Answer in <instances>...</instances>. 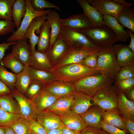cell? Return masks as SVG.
I'll return each mask as SVG.
<instances>
[{
  "label": "cell",
  "mask_w": 134,
  "mask_h": 134,
  "mask_svg": "<svg viewBox=\"0 0 134 134\" xmlns=\"http://www.w3.org/2000/svg\"><path fill=\"white\" fill-rule=\"evenodd\" d=\"M50 72L56 80L73 84L88 76L100 73L99 71L88 68L80 63L68 65L52 69Z\"/></svg>",
  "instance_id": "obj_1"
},
{
  "label": "cell",
  "mask_w": 134,
  "mask_h": 134,
  "mask_svg": "<svg viewBox=\"0 0 134 134\" xmlns=\"http://www.w3.org/2000/svg\"><path fill=\"white\" fill-rule=\"evenodd\" d=\"M121 67L119 65L112 47H102L98 52L97 64L96 69L114 80Z\"/></svg>",
  "instance_id": "obj_2"
},
{
  "label": "cell",
  "mask_w": 134,
  "mask_h": 134,
  "mask_svg": "<svg viewBox=\"0 0 134 134\" xmlns=\"http://www.w3.org/2000/svg\"><path fill=\"white\" fill-rule=\"evenodd\" d=\"M114 80L100 73L88 76L75 83L76 91L93 97L99 90L112 85Z\"/></svg>",
  "instance_id": "obj_3"
},
{
  "label": "cell",
  "mask_w": 134,
  "mask_h": 134,
  "mask_svg": "<svg viewBox=\"0 0 134 134\" xmlns=\"http://www.w3.org/2000/svg\"><path fill=\"white\" fill-rule=\"evenodd\" d=\"M78 31L85 35L93 44L100 47H112L118 41L113 31L105 24Z\"/></svg>",
  "instance_id": "obj_4"
},
{
  "label": "cell",
  "mask_w": 134,
  "mask_h": 134,
  "mask_svg": "<svg viewBox=\"0 0 134 134\" xmlns=\"http://www.w3.org/2000/svg\"><path fill=\"white\" fill-rule=\"evenodd\" d=\"M61 34L71 47L86 49L94 51H98L102 47L92 43L83 34L64 27H61Z\"/></svg>",
  "instance_id": "obj_5"
},
{
  "label": "cell",
  "mask_w": 134,
  "mask_h": 134,
  "mask_svg": "<svg viewBox=\"0 0 134 134\" xmlns=\"http://www.w3.org/2000/svg\"><path fill=\"white\" fill-rule=\"evenodd\" d=\"M26 10L25 14L21 21L19 28L14 32L6 39V42L10 43L24 39V35L31 22L35 18L46 15L51 10L49 9L38 11L34 9L31 6L30 0H25Z\"/></svg>",
  "instance_id": "obj_6"
},
{
  "label": "cell",
  "mask_w": 134,
  "mask_h": 134,
  "mask_svg": "<svg viewBox=\"0 0 134 134\" xmlns=\"http://www.w3.org/2000/svg\"><path fill=\"white\" fill-rule=\"evenodd\" d=\"M118 89L114 84L99 91L93 97L96 104L103 110L117 108Z\"/></svg>",
  "instance_id": "obj_7"
},
{
  "label": "cell",
  "mask_w": 134,
  "mask_h": 134,
  "mask_svg": "<svg viewBox=\"0 0 134 134\" xmlns=\"http://www.w3.org/2000/svg\"><path fill=\"white\" fill-rule=\"evenodd\" d=\"M11 93L18 103L20 116L29 121L32 119L36 120L37 113L31 99L15 88L11 90Z\"/></svg>",
  "instance_id": "obj_8"
},
{
  "label": "cell",
  "mask_w": 134,
  "mask_h": 134,
  "mask_svg": "<svg viewBox=\"0 0 134 134\" xmlns=\"http://www.w3.org/2000/svg\"><path fill=\"white\" fill-rule=\"evenodd\" d=\"M96 52L86 49L72 47L53 66L52 69L68 65L80 63L87 56Z\"/></svg>",
  "instance_id": "obj_9"
},
{
  "label": "cell",
  "mask_w": 134,
  "mask_h": 134,
  "mask_svg": "<svg viewBox=\"0 0 134 134\" xmlns=\"http://www.w3.org/2000/svg\"><path fill=\"white\" fill-rule=\"evenodd\" d=\"M90 4L103 15L116 18L124 8L114 0H88Z\"/></svg>",
  "instance_id": "obj_10"
},
{
  "label": "cell",
  "mask_w": 134,
  "mask_h": 134,
  "mask_svg": "<svg viewBox=\"0 0 134 134\" xmlns=\"http://www.w3.org/2000/svg\"><path fill=\"white\" fill-rule=\"evenodd\" d=\"M61 27L80 31L92 28L95 27L88 18L84 14H73L65 19L59 21Z\"/></svg>",
  "instance_id": "obj_11"
},
{
  "label": "cell",
  "mask_w": 134,
  "mask_h": 134,
  "mask_svg": "<svg viewBox=\"0 0 134 134\" xmlns=\"http://www.w3.org/2000/svg\"><path fill=\"white\" fill-rule=\"evenodd\" d=\"M72 47L67 43L60 33L51 48L46 52L53 66Z\"/></svg>",
  "instance_id": "obj_12"
},
{
  "label": "cell",
  "mask_w": 134,
  "mask_h": 134,
  "mask_svg": "<svg viewBox=\"0 0 134 134\" xmlns=\"http://www.w3.org/2000/svg\"><path fill=\"white\" fill-rule=\"evenodd\" d=\"M59 97L43 88L30 99L37 114L46 110Z\"/></svg>",
  "instance_id": "obj_13"
},
{
  "label": "cell",
  "mask_w": 134,
  "mask_h": 134,
  "mask_svg": "<svg viewBox=\"0 0 134 134\" xmlns=\"http://www.w3.org/2000/svg\"><path fill=\"white\" fill-rule=\"evenodd\" d=\"M12 45L11 53L25 66H29L32 50L27 39H22L15 41Z\"/></svg>",
  "instance_id": "obj_14"
},
{
  "label": "cell",
  "mask_w": 134,
  "mask_h": 134,
  "mask_svg": "<svg viewBox=\"0 0 134 134\" xmlns=\"http://www.w3.org/2000/svg\"><path fill=\"white\" fill-rule=\"evenodd\" d=\"M73 102L71 110L81 115L92 106L96 104L93 98L82 92L75 91L72 94Z\"/></svg>",
  "instance_id": "obj_15"
},
{
  "label": "cell",
  "mask_w": 134,
  "mask_h": 134,
  "mask_svg": "<svg viewBox=\"0 0 134 134\" xmlns=\"http://www.w3.org/2000/svg\"><path fill=\"white\" fill-rule=\"evenodd\" d=\"M46 15L40 16L35 18L24 34L23 38L29 39L32 51L35 49V46L37 44L39 36L37 35L39 34L41 26L46 20Z\"/></svg>",
  "instance_id": "obj_16"
},
{
  "label": "cell",
  "mask_w": 134,
  "mask_h": 134,
  "mask_svg": "<svg viewBox=\"0 0 134 134\" xmlns=\"http://www.w3.org/2000/svg\"><path fill=\"white\" fill-rule=\"evenodd\" d=\"M36 120L47 131L62 127L64 126L60 116L49 111L45 110L38 113Z\"/></svg>",
  "instance_id": "obj_17"
},
{
  "label": "cell",
  "mask_w": 134,
  "mask_h": 134,
  "mask_svg": "<svg viewBox=\"0 0 134 134\" xmlns=\"http://www.w3.org/2000/svg\"><path fill=\"white\" fill-rule=\"evenodd\" d=\"M119 66L121 67L126 66H134V52L128 45L121 44L112 46Z\"/></svg>",
  "instance_id": "obj_18"
},
{
  "label": "cell",
  "mask_w": 134,
  "mask_h": 134,
  "mask_svg": "<svg viewBox=\"0 0 134 134\" xmlns=\"http://www.w3.org/2000/svg\"><path fill=\"white\" fill-rule=\"evenodd\" d=\"M43 89L59 97L72 94L76 91L74 84L57 80L46 84Z\"/></svg>",
  "instance_id": "obj_19"
},
{
  "label": "cell",
  "mask_w": 134,
  "mask_h": 134,
  "mask_svg": "<svg viewBox=\"0 0 134 134\" xmlns=\"http://www.w3.org/2000/svg\"><path fill=\"white\" fill-rule=\"evenodd\" d=\"M102 111L101 109L95 104L80 115L87 126L101 129V123L103 120Z\"/></svg>",
  "instance_id": "obj_20"
},
{
  "label": "cell",
  "mask_w": 134,
  "mask_h": 134,
  "mask_svg": "<svg viewBox=\"0 0 134 134\" xmlns=\"http://www.w3.org/2000/svg\"><path fill=\"white\" fill-rule=\"evenodd\" d=\"M60 117L63 125L69 129L80 132L87 126L80 115L71 110Z\"/></svg>",
  "instance_id": "obj_21"
},
{
  "label": "cell",
  "mask_w": 134,
  "mask_h": 134,
  "mask_svg": "<svg viewBox=\"0 0 134 134\" xmlns=\"http://www.w3.org/2000/svg\"><path fill=\"white\" fill-rule=\"evenodd\" d=\"M29 66L34 69L50 72L53 65L46 53L40 52L35 49L32 51Z\"/></svg>",
  "instance_id": "obj_22"
},
{
  "label": "cell",
  "mask_w": 134,
  "mask_h": 134,
  "mask_svg": "<svg viewBox=\"0 0 134 134\" xmlns=\"http://www.w3.org/2000/svg\"><path fill=\"white\" fill-rule=\"evenodd\" d=\"M77 1L82 9L83 14L95 27H100L105 24L103 15L90 5L88 0H77Z\"/></svg>",
  "instance_id": "obj_23"
},
{
  "label": "cell",
  "mask_w": 134,
  "mask_h": 134,
  "mask_svg": "<svg viewBox=\"0 0 134 134\" xmlns=\"http://www.w3.org/2000/svg\"><path fill=\"white\" fill-rule=\"evenodd\" d=\"M73 100L72 94L60 97L46 110L51 111L60 116L71 110Z\"/></svg>",
  "instance_id": "obj_24"
},
{
  "label": "cell",
  "mask_w": 134,
  "mask_h": 134,
  "mask_svg": "<svg viewBox=\"0 0 134 134\" xmlns=\"http://www.w3.org/2000/svg\"><path fill=\"white\" fill-rule=\"evenodd\" d=\"M117 108L123 118L134 120V101L128 100L123 92L119 90Z\"/></svg>",
  "instance_id": "obj_25"
},
{
  "label": "cell",
  "mask_w": 134,
  "mask_h": 134,
  "mask_svg": "<svg viewBox=\"0 0 134 134\" xmlns=\"http://www.w3.org/2000/svg\"><path fill=\"white\" fill-rule=\"evenodd\" d=\"M103 17L104 24L113 31L118 41L124 42L129 39L130 36L128 33L115 18L108 15H103Z\"/></svg>",
  "instance_id": "obj_26"
},
{
  "label": "cell",
  "mask_w": 134,
  "mask_h": 134,
  "mask_svg": "<svg viewBox=\"0 0 134 134\" xmlns=\"http://www.w3.org/2000/svg\"><path fill=\"white\" fill-rule=\"evenodd\" d=\"M103 120L107 123L117 127L129 133L124 120L117 108L108 110H103Z\"/></svg>",
  "instance_id": "obj_27"
},
{
  "label": "cell",
  "mask_w": 134,
  "mask_h": 134,
  "mask_svg": "<svg viewBox=\"0 0 134 134\" xmlns=\"http://www.w3.org/2000/svg\"><path fill=\"white\" fill-rule=\"evenodd\" d=\"M46 16V20L49 22L50 27V44L48 50L51 48L60 33L61 26L59 22L60 19V15L56 11L54 10H51Z\"/></svg>",
  "instance_id": "obj_28"
},
{
  "label": "cell",
  "mask_w": 134,
  "mask_h": 134,
  "mask_svg": "<svg viewBox=\"0 0 134 134\" xmlns=\"http://www.w3.org/2000/svg\"><path fill=\"white\" fill-rule=\"evenodd\" d=\"M50 27L47 21L42 24L37 44V50L39 52H46L50 46Z\"/></svg>",
  "instance_id": "obj_29"
},
{
  "label": "cell",
  "mask_w": 134,
  "mask_h": 134,
  "mask_svg": "<svg viewBox=\"0 0 134 134\" xmlns=\"http://www.w3.org/2000/svg\"><path fill=\"white\" fill-rule=\"evenodd\" d=\"M29 66H25L23 69L16 75L15 88L24 95L32 80L29 72Z\"/></svg>",
  "instance_id": "obj_30"
},
{
  "label": "cell",
  "mask_w": 134,
  "mask_h": 134,
  "mask_svg": "<svg viewBox=\"0 0 134 134\" xmlns=\"http://www.w3.org/2000/svg\"><path fill=\"white\" fill-rule=\"evenodd\" d=\"M124 27L134 32V11L130 8H124L115 18Z\"/></svg>",
  "instance_id": "obj_31"
},
{
  "label": "cell",
  "mask_w": 134,
  "mask_h": 134,
  "mask_svg": "<svg viewBox=\"0 0 134 134\" xmlns=\"http://www.w3.org/2000/svg\"><path fill=\"white\" fill-rule=\"evenodd\" d=\"M0 107L9 112L20 115V110L18 103L11 93L0 96Z\"/></svg>",
  "instance_id": "obj_32"
},
{
  "label": "cell",
  "mask_w": 134,
  "mask_h": 134,
  "mask_svg": "<svg viewBox=\"0 0 134 134\" xmlns=\"http://www.w3.org/2000/svg\"><path fill=\"white\" fill-rule=\"evenodd\" d=\"M26 10L25 0H15L12 8V17L17 29L20 26Z\"/></svg>",
  "instance_id": "obj_33"
},
{
  "label": "cell",
  "mask_w": 134,
  "mask_h": 134,
  "mask_svg": "<svg viewBox=\"0 0 134 134\" xmlns=\"http://www.w3.org/2000/svg\"><path fill=\"white\" fill-rule=\"evenodd\" d=\"M29 70L32 80L37 81L44 85L56 80L54 75L51 72L34 69L29 66Z\"/></svg>",
  "instance_id": "obj_34"
},
{
  "label": "cell",
  "mask_w": 134,
  "mask_h": 134,
  "mask_svg": "<svg viewBox=\"0 0 134 134\" xmlns=\"http://www.w3.org/2000/svg\"><path fill=\"white\" fill-rule=\"evenodd\" d=\"M2 65L10 69L17 74L24 69L25 66L11 53L7 55L3 59Z\"/></svg>",
  "instance_id": "obj_35"
},
{
  "label": "cell",
  "mask_w": 134,
  "mask_h": 134,
  "mask_svg": "<svg viewBox=\"0 0 134 134\" xmlns=\"http://www.w3.org/2000/svg\"><path fill=\"white\" fill-rule=\"evenodd\" d=\"M9 127L11 128L15 134H30L29 122L21 117Z\"/></svg>",
  "instance_id": "obj_36"
},
{
  "label": "cell",
  "mask_w": 134,
  "mask_h": 134,
  "mask_svg": "<svg viewBox=\"0 0 134 134\" xmlns=\"http://www.w3.org/2000/svg\"><path fill=\"white\" fill-rule=\"evenodd\" d=\"M16 75L14 73L8 71L0 64V80L11 90L15 88Z\"/></svg>",
  "instance_id": "obj_37"
},
{
  "label": "cell",
  "mask_w": 134,
  "mask_h": 134,
  "mask_svg": "<svg viewBox=\"0 0 134 134\" xmlns=\"http://www.w3.org/2000/svg\"><path fill=\"white\" fill-rule=\"evenodd\" d=\"M15 0H0V19L12 21V10Z\"/></svg>",
  "instance_id": "obj_38"
},
{
  "label": "cell",
  "mask_w": 134,
  "mask_h": 134,
  "mask_svg": "<svg viewBox=\"0 0 134 134\" xmlns=\"http://www.w3.org/2000/svg\"><path fill=\"white\" fill-rule=\"evenodd\" d=\"M19 114L8 112L0 107V126H9L19 118Z\"/></svg>",
  "instance_id": "obj_39"
},
{
  "label": "cell",
  "mask_w": 134,
  "mask_h": 134,
  "mask_svg": "<svg viewBox=\"0 0 134 134\" xmlns=\"http://www.w3.org/2000/svg\"><path fill=\"white\" fill-rule=\"evenodd\" d=\"M31 6L35 10L38 11L44 10L46 8H54L60 10V7L46 0H30Z\"/></svg>",
  "instance_id": "obj_40"
},
{
  "label": "cell",
  "mask_w": 134,
  "mask_h": 134,
  "mask_svg": "<svg viewBox=\"0 0 134 134\" xmlns=\"http://www.w3.org/2000/svg\"><path fill=\"white\" fill-rule=\"evenodd\" d=\"M131 78H134V66H126L121 68L115 77L114 82Z\"/></svg>",
  "instance_id": "obj_41"
},
{
  "label": "cell",
  "mask_w": 134,
  "mask_h": 134,
  "mask_svg": "<svg viewBox=\"0 0 134 134\" xmlns=\"http://www.w3.org/2000/svg\"><path fill=\"white\" fill-rule=\"evenodd\" d=\"M44 86L37 81L32 80L24 95L27 98L31 99L43 89Z\"/></svg>",
  "instance_id": "obj_42"
},
{
  "label": "cell",
  "mask_w": 134,
  "mask_h": 134,
  "mask_svg": "<svg viewBox=\"0 0 134 134\" xmlns=\"http://www.w3.org/2000/svg\"><path fill=\"white\" fill-rule=\"evenodd\" d=\"M98 52L88 55L80 63L88 68L95 69L97 64Z\"/></svg>",
  "instance_id": "obj_43"
},
{
  "label": "cell",
  "mask_w": 134,
  "mask_h": 134,
  "mask_svg": "<svg viewBox=\"0 0 134 134\" xmlns=\"http://www.w3.org/2000/svg\"><path fill=\"white\" fill-rule=\"evenodd\" d=\"M15 27V24L12 21L0 19V35L11 32Z\"/></svg>",
  "instance_id": "obj_44"
},
{
  "label": "cell",
  "mask_w": 134,
  "mask_h": 134,
  "mask_svg": "<svg viewBox=\"0 0 134 134\" xmlns=\"http://www.w3.org/2000/svg\"><path fill=\"white\" fill-rule=\"evenodd\" d=\"M118 90L124 92L134 86V78H128L114 82Z\"/></svg>",
  "instance_id": "obj_45"
},
{
  "label": "cell",
  "mask_w": 134,
  "mask_h": 134,
  "mask_svg": "<svg viewBox=\"0 0 134 134\" xmlns=\"http://www.w3.org/2000/svg\"><path fill=\"white\" fill-rule=\"evenodd\" d=\"M101 129L109 134H127L128 133L119 128L110 125L103 120L101 123Z\"/></svg>",
  "instance_id": "obj_46"
},
{
  "label": "cell",
  "mask_w": 134,
  "mask_h": 134,
  "mask_svg": "<svg viewBox=\"0 0 134 134\" xmlns=\"http://www.w3.org/2000/svg\"><path fill=\"white\" fill-rule=\"evenodd\" d=\"M31 130L37 134H47V131L43 126L36 120L29 121Z\"/></svg>",
  "instance_id": "obj_47"
},
{
  "label": "cell",
  "mask_w": 134,
  "mask_h": 134,
  "mask_svg": "<svg viewBox=\"0 0 134 134\" xmlns=\"http://www.w3.org/2000/svg\"><path fill=\"white\" fill-rule=\"evenodd\" d=\"M15 41L10 43L4 42L0 43V64L2 63L6 50L10 46L15 44Z\"/></svg>",
  "instance_id": "obj_48"
},
{
  "label": "cell",
  "mask_w": 134,
  "mask_h": 134,
  "mask_svg": "<svg viewBox=\"0 0 134 134\" xmlns=\"http://www.w3.org/2000/svg\"><path fill=\"white\" fill-rule=\"evenodd\" d=\"M80 134H102L101 129L87 126L80 132Z\"/></svg>",
  "instance_id": "obj_49"
},
{
  "label": "cell",
  "mask_w": 134,
  "mask_h": 134,
  "mask_svg": "<svg viewBox=\"0 0 134 134\" xmlns=\"http://www.w3.org/2000/svg\"><path fill=\"white\" fill-rule=\"evenodd\" d=\"M123 118L129 133L130 134H134V120L129 118Z\"/></svg>",
  "instance_id": "obj_50"
},
{
  "label": "cell",
  "mask_w": 134,
  "mask_h": 134,
  "mask_svg": "<svg viewBox=\"0 0 134 134\" xmlns=\"http://www.w3.org/2000/svg\"><path fill=\"white\" fill-rule=\"evenodd\" d=\"M11 90L0 80V96L11 93Z\"/></svg>",
  "instance_id": "obj_51"
},
{
  "label": "cell",
  "mask_w": 134,
  "mask_h": 134,
  "mask_svg": "<svg viewBox=\"0 0 134 134\" xmlns=\"http://www.w3.org/2000/svg\"><path fill=\"white\" fill-rule=\"evenodd\" d=\"M123 93L126 97L128 100L134 101V86Z\"/></svg>",
  "instance_id": "obj_52"
},
{
  "label": "cell",
  "mask_w": 134,
  "mask_h": 134,
  "mask_svg": "<svg viewBox=\"0 0 134 134\" xmlns=\"http://www.w3.org/2000/svg\"><path fill=\"white\" fill-rule=\"evenodd\" d=\"M126 31L128 33L130 38V42L129 45V47L132 51L134 52V34L133 32L128 29L126 30Z\"/></svg>",
  "instance_id": "obj_53"
},
{
  "label": "cell",
  "mask_w": 134,
  "mask_h": 134,
  "mask_svg": "<svg viewBox=\"0 0 134 134\" xmlns=\"http://www.w3.org/2000/svg\"><path fill=\"white\" fill-rule=\"evenodd\" d=\"M62 134H80V132L69 129L64 125L62 128Z\"/></svg>",
  "instance_id": "obj_54"
},
{
  "label": "cell",
  "mask_w": 134,
  "mask_h": 134,
  "mask_svg": "<svg viewBox=\"0 0 134 134\" xmlns=\"http://www.w3.org/2000/svg\"><path fill=\"white\" fill-rule=\"evenodd\" d=\"M62 127L47 131V134H62Z\"/></svg>",
  "instance_id": "obj_55"
},
{
  "label": "cell",
  "mask_w": 134,
  "mask_h": 134,
  "mask_svg": "<svg viewBox=\"0 0 134 134\" xmlns=\"http://www.w3.org/2000/svg\"><path fill=\"white\" fill-rule=\"evenodd\" d=\"M115 1L120 3L123 5L125 8H129L133 5L131 3L127 2L124 0H114Z\"/></svg>",
  "instance_id": "obj_56"
},
{
  "label": "cell",
  "mask_w": 134,
  "mask_h": 134,
  "mask_svg": "<svg viewBox=\"0 0 134 134\" xmlns=\"http://www.w3.org/2000/svg\"><path fill=\"white\" fill-rule=\"evenodd\" d=\"M5 134H15L12 129L9 126L3 127Z\"/></svg>",
  "instance_id": "obj_57"
},
{
  "label": "cell",
  "mask_w": 134,
  "mask_h": 134,
  "mask_svg": "<svg viewBox=\"0 0 134 134\" xmlns=\"http://www.w3.org/2000/svg\"><path fill=\"white\" fill-rule=\"evenodd\" d=\"M0 134H5L3 127L0 126Z\"/></svg>",
  "instance_id": "obj_58"
},
{
  "label": "cell",
  "mask_w": 134,
  "mask_h": 134,
  "mask_svg": "<svg viewBox=\"0 0 134 134\" xmlns=\"http://www.w3.org/2000/svg\"><path fill=\"white\" fill-rule=\"evenodd\" d=\"M101 131L102 134H109L102 129H101Z\"/></svg>",
  "instance_id": "obj_59"
},
{
  "label": "cell",
  "mask_w": 134,
  "mask_h": 134,
  "mask_svg": "<svg viewBox=\"0 0 134 134\" xmlns=\"http://www.w3.org/2000/svg\"><path fill=\"white\" fill-rule=\"evenodd\" d=\"M30 134H36V133L33 132L32 131H31V132Z\"/></svg>",
  "instance_id": "obj_60"
}]
</instances>
